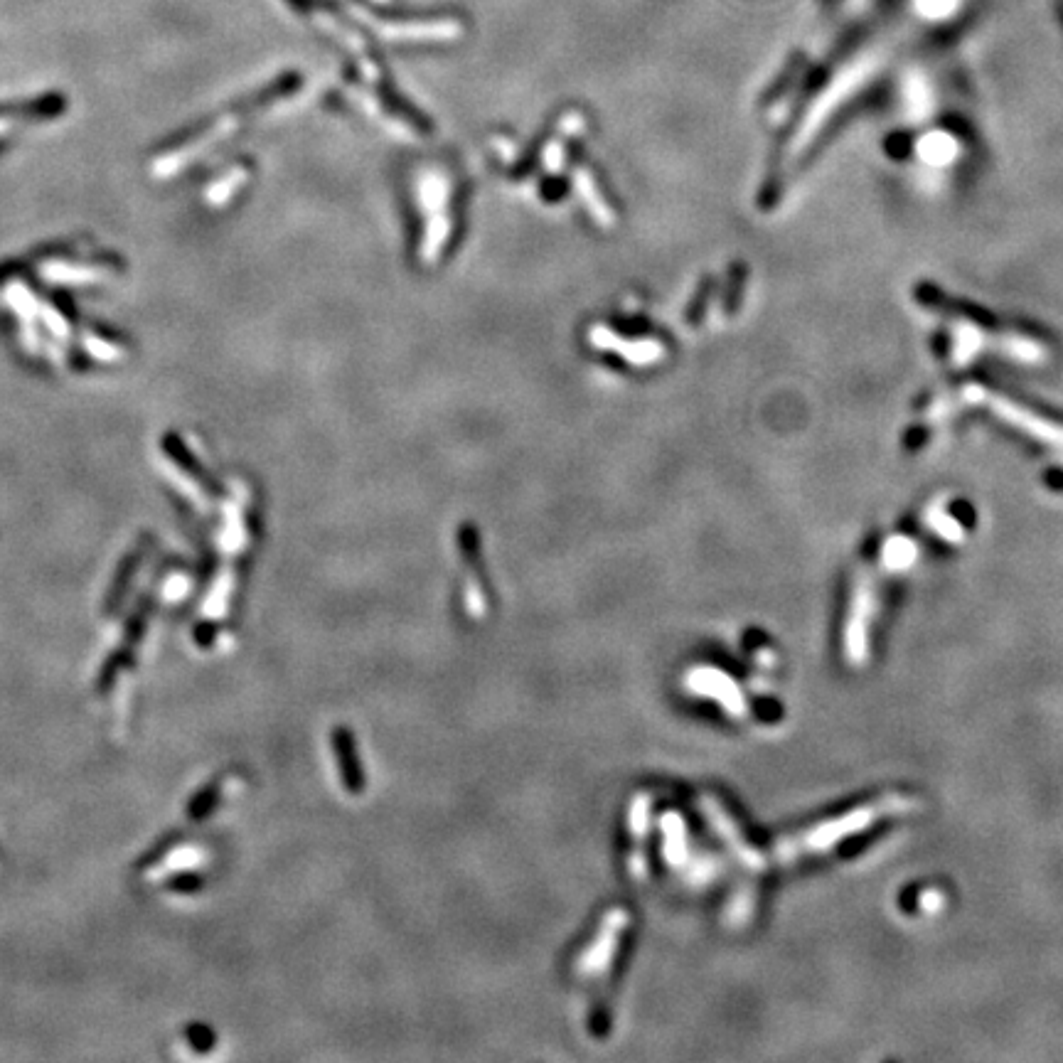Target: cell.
I'll return each mask as SVG.
<instances>
[{
    "label": "cell",
    "instance_id": "obj_1",
    "mask_svg": "<svg viewBox=\"0 0 1063 1063\" xmlns=\"http://www.w3.org/2000/svg\"><path fill=\"white\" fill-rule=\"evenodd\" d=\"M217 800H219V783L215 781V783L205 785L200 793L192 795V800L188 803V817L192 822L205 820V817L217 808Z\"/></svg>",
    "mask_w": 1063,
    "mask_h": 1063
},
{
    "label": "cell",
    "instance_id": "obj_2",
    "mask_svg": "<svg viewBox=\"0 0 1063 1063\" xmlns=\"http://www.w3.org/2000/svg\"><path fill=\"white\" fill-rule=\"evenodd\" d=\"M185 1039H188L190 1049L197 1051V1054H210L217 1044V1034L207 1024H192L185 1032Z\"/></svg>",
    "mask_w": 1063,
    "mask_h": 1063
},
{
    "label": "cell",
    "instance_id": "obj_3",
    "mask_svg": "<svg viewBox=\"0 0 1063 1063\" xmlns=\"http://www.w3.org/2000/svg\"><path fill=\"white\" fill-rule=\"evenodd\" d=\"M165 889L173 891V894H197V891L205 889V876L183 872V874L173 876V879L165 884Z\"/></svg>",
    "mask_w": 1063,
    "mask_h": 1063
},
{
    "label": "cell",
    "instance_id": "obj_4",
    "mask_svg": "<svg viewBox=\"0 0 1063 1063\" xmlns=\"http://www.w3.org/2000/svg\"><path fill=\"white\" fill-rule=\"evenodd\" d=\"M195 640L207 648V645H212V640H215V628L207 626V623H205V626H197L195 628Z\"/></svg>",
    "mask_w": 1063,
    "mask_h": 1063
}]
</instances>
